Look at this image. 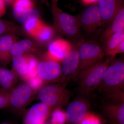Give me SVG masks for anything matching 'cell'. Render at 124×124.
Instances as JSON below:
<instances>
[{"label": "cell", "instance_id": "52a82bcc", "mask_svg": "<svg viewBox=\"0 0 124 124\" xmlns=\"http://www.w3.org/2000/svg\"><path fill=\"white\" fill-rule=\"evenodd\" d=\"M89 102L83 96L76 98L67 107L66 124H80L88 112Z\"/></svg>", "mask_w": 124, "mask_h": 124}, {"label": "cell", "instance_id": "836d02e7", "mask_svg": "<svg viewBox=\"0 0 124 124\" xmlns=\"http://www.w3.org/2000/svg\"><path fill=\"white\" fill-rule=\"evenodd\" d=\"M5 30V27L4 24L0 21V34L4 32Z\"/></svg>", "mask_w": 124, "mask_h": 124}, {"label": "cell", "instance_id": "4dcf8cb0", "mask_svg": "<svg viewBox=\"0 0 124 124\" xmlns=\"http://www.w3.org/2000/svg\"><path fill=\"white\" fill-rule=\"evenodd\" d=\"M124 52V40L122 41L121 43H120L119 44L112 50L106 54V55H107L108 57L114 58L116 54L123 53Z\"/></svg>", "mask_w": 124, "mask_h": 124}, {"label": "cell", "instance_id": "ac0fdd59", "mask_svg": "<svg viewBox=\"0 0 124 124\" xmlns=\"http://www.w3.org/2000/svg\"><path fill=\"white\" fill-rule=\"evenodd\" d=\"M13 40L11 37L5 36L0 38V63L6 64L10 59V49Z\"/></svg>", "mask_w": 124, "mask_h": 124}, {"label": "cell", "instance_id": "d6986e66", "mask_svg": "<svg viewBox=\"0 0 124 124\" xmlns=\"http://www.w3.org/2000/svg\"><path fill=\"white\" fill-rule=\"evenodd\" d=\"M124 40V30L114 33L105 41L104 49L105 55L111 51Z\"/></svg>", "mask_w": 124, "mask_h": 124}, {"label": "cell", "instance_id": "7c38bea8", "mask_svg": "<svg viewBox=\"0 0 124 124\" xmlns=\"http://www.w3.org/2000/svg\"><path fill=\"white\" fill-rule=\"evenodd\" d=\"M96 4L103 23L108 24L124 6L123 0H98Z\"/></svg>", "mask_w": 124, "mask_h": 124}, {"label": "cell", "instance_id": "f546056e", "mask_svg": "<svg viewBox=\"0 0 124 124\" xmlns=\"http://www.w3.org/2000/svg\"><path fill=\"white\" fill-rule=\"evenodd\" d=\"M10 92L0 88V110L8 107Z\"/></svg>", "mask_w": 124, "mask_h": 124}, {"label": "cell", "instance_id": "f1b7e54d", "mask_svg": "<svg viewBox=\"0 0 124 124\" xmlns=\"http://www.w3.org/2000/svg\"><path fill=\"white\" fill-rule=\"evenodd\" d=\"M80 124H102L98 116L88 112Z\"/></svg>", "mask_w": 124, "mask_h": 124}, {"label": "cell", "instance_id": "83f0119b", "mask_svg": "<svg viewBox=\"0 0 124 124\" xmlns=\"http://www.w3.org/2000/svg\"><path fill=\"white\" fill-rule=\"evenodd\" d=\"M26 84L34 93L38 91L44 86L45 82L38 76L29 78L26 81Z\"/></svg>", "mask_w": 124, "mask_h": 124}, {"label": "cell", "instance_id": "8d00e7d4", "mask_svg": "<svg viewBox=\"0 0 124 124\" xmlns=\"http://www.w3.org/2000/svg\"><path fill=\"white\" fill-rule=\"evenodd\" d=\"M0 124H15L14 123L10 122H3V123H0Z\"/></svg>", "mask_w": 124, "mask_h": 124}, {"label": "cell", "instance_id": "ffe728a7", "mask_svg": "<svg viewBox=\"0 0 124 124\" xmlns=\"http://www.w3.org/2000/svg\"><path fill=\"white\" fill-rule=\"evenodd\" d=\"M13 15L20 22L25 23L32 19L39 18V12L33 8L21 11H13Z\"/></svg>", "mask_w": 124, "mask_h": 124}, {"label": "cell", "instance_id": "8fae6325", "mask_svg": "<svg viewBox=\"0 0 124 124\" xmlns=\"http://www.w3.org/2000/svg\"><path fill=\"white\" fill-rule=\"evenodd\" d=\"M79 18L81 26L90 33L95 31L103 23L96 4L90 5L85 9Z\"/></svg>", "mask_w": 124, "mask_h": 124}, {"label": "cell", "instance_id": "4316f807", "mask_svg": "<svg viewBox=\"0 0 124 124\" xmlns=\"http://www.w3.org/2000/svg\"><path fill=\"white\" fill-rule=\"evenodd\" d=\"M104 95L109 102L116 103H124V90H123L114 91Z\"/></svg>", "mask_w": 124, "mask_h": 124}, {"label": "cell", "instance_id": "e0dca14e", "mask_svg": "<svg viewBox=\"0 0 124 124\" xmlns=\"http://www.w3.org/2000/svg\"><path fill=\"white\" fill-rule=\"evenodd\" d=\"M18 77L13 71L0 68V86L1 88L10 92L14 88Z\"/></svg>", "mask_w": 124, "mask_h": 124}, {"label": "cell", "instance_id": "d590c367", "mask_svg": "<svg viewBox=\"0 0 124 124\" xmlns=\"http://www.w3.org/2000/svg\"><path fill=\"white\" fill-rule=\"evenodd\" d=\"M4 2H6L7 3H9L12 2H14L15 0H2Z\"/></svg>", "mask_w": 124, "mask_h": 124}, {"label": "cell", "instance_id": "4fadbf2b", "mask_svg": "<svg viewBox=\"0 0 124 124\" xmlns=\"http://www.w3.org/2000/svg\"><path fill=\"white\" fill-rule=\"evenodd\" d=\"M102 112L111 124H124V103H105L102 106Z\"/></svg>", "mask_w": 124, "mask_h": 124}, {"label": "cell", "instance_id": "484cf974", "mask_svg": "<svg viewBox=\"0 0 124 124\" xmlns=\"http://www.w3.org/2000/svg\"><path fill=\"white\" fill-rule=\"evenodd\" d=\"M26 56L28 67L29 79V78L34 77L37 75L36 69L38 62L37 59L33 55H27Z\"/></svg>", "mask_w": 124, "mask_h": 124}, {"label": "cell", "instance_id": "30bf717a", "mask_svg": "<svg viewBox=\"0 0 124 124\" xmlns=\"http://www.w3.org/2000/svg\"><path fill=\"white\" fill-rule=\"evenodd\" d=\"M52 111L49 107L42 102L34 104L24 112L23 124H44Z\"/></svg>", "mask_w": 124, "mask_h": 124}, {"label": "cell", "instance_id": "d4e9b609", "mask_svg": "<svg viewBox=\"0 0 124 124\" xmlns=\"http://www.w3.org/2000/svg\"><path fill=\"white\" fill-rule=\"evenodd\" d=\"M33 2L31 0H15L13 11H21L33 8Z\"/></svg>", "mask_w": 124, "mask_h": 124}, {"label": "cell", "instance_id": "1f68e13d", "mask_svg": "<svg viewBox=\"0 0 124 124\" xmlns=\"http://www.w3.org/2000/svg\"><path fill=\"white\" fill-rule=\"evenodd\" d=\"M5 11L4 2L2 0H0V17L4 14Z\"/></svg>", "mask_w": 124, "mask_h": 124}, {"label": "cell", "instance_id": "8992f818", "mask_svg": "<svg viewBox=\"0 0 124 124\" xmlns=\"http://www.w3.org/2000/svg\"><path fill=\"white\" fill-rule=\"evenodd\" d=\"M52 10L62 32L70 37L79 35L81 27L78 17L63 12L57 6H52Z\"/></svg>", "mask_w": 124, "mask_h": 124}, {"label": "cell", "instance_id": "ba28073f", "mask_svg": "<svg viewBox=\"0 0 124 124\" xmlns=\"http://www.w3.org/2000/svg\"><path fill=\"white\" fill-rule=\"evenodd\" d=\"M37 76L45 82L60 83L62 78L61 66L58 62L48 60L38 62Z\"/></svg>", "mask_w": 124, "mask_h": 124}, {"label": "cell", "instance_id": "6da1fadb", "mask_svg": "<svg viewBox=\"0 0 124 124\" xmlns=\"http://www.w3.org/2000/svg\"><path fill=\"white\" fill-rule=\"evenodd\" d=\"M114 58L108 57L80 72L77 77L79 80L78 92L83 97H87L94 90L101 81L105 71Z\"/></svg>", "mask_w": 124, "mask_h": 124}, {"label": "cell", "instance_id": "7a4b0ae2", "mask_svg": "<svg viewBox=\"0 0 124 124\" xmlns=\"http://www.w3.org/2000/svg\"><path fill=\"white\" fill-rule=\"evenodd\" d=\"M113 59L105 71L100 84L94 90L104 95L124 90V60Z\"/></svg>", "mask_w": 124, "mask_h": 124}, {"label": "cell", "instance_id": "5bb4252c", "mask_svg": "<svg viewBox=\"0 0 124 124\" xmlns=\"http://www.w3.org/2000/svg\"><path fill=\"white\" fill-rule=\"evenodd\" d=\"M72 49L71 44L66 40H55L49 46L47 58L48 60L59 62L63 60Z\"/></svg>", "mask_w": 124, "mask_h": 124}, {"label": "cell", "instance_id": "cb8c5ba5", "mask_svg": "<svg viewBox=\"0 0 124 124\" xmlns=\"http://www.w3.org/2000/svg\"><path fill=\"white\" fill-rule=\"evenodd\" d=\"M51 116V124H66V112L61 108L54 109L52 111Z\"/></svg>", "mask_w": 124, "mask_h": 124}, {"label": "cell", "instance_id": "e575fe53", "mask_svg": "<svg viewBox=\"0 0 124 124\" xmlns=\"http://www.w3.org/2000/svg\"><path fill=\"white\" fill-rule=\"evenodd\" d=\"M59 0H51L52 2V6L57 5V4Z\"/></svg>", "mask_w": 124, "mask_h": 124}, {"label": "cell", "instance_id": "5b68a950", "mask_svg": "<svg viewBox=\"0 0 124 124\" xmlns=\"http://www.w3.org/2000/svg\"><path fill=\"white\" fill-rule=\"evenodd\" d=\"M34 93L26 83L18 85L10 91L8 107L14 113H22L32 99Z\"/></svg>", "mask_w": 124, "mask_h": 124}, {"label": "cell", "instance_id": "7402d4cb", "mask_svg": "<svg viewBox=\"0 0 124 124\" xmlns=\"http://www.w3.org/2000/svg\"><path fill=\"white\" fill-rule=\"evenodd\" d=\"M54 33L53 30L51 27L43 24L35 37L40 41L46 42L51 39Z\"/></svg>", "mask_w": 124, "mask_h": 124}, {"label": "cell", "instance_id": "3957f363", "mask_svg": "<svg viewBox=\"0 0 124 124\" xmlns=\"http://www.w3.org/2000/svg\"><path fill=\"white\" fill-rule=\"evenodd\" d=\"M71 95V93L66 85L60 83L44 85L38 91L37 96L39 100L53 111L67 104Z\"/></svg>", "mask_w": 124, "mask_h": 124}, {"label": "cell", "instance_id": "74e56055", "mask_svg": "<svg viewBox=\"0 0 124 124\" xmlns=\"http://www.w3.org/2000/svg\"></svg>", "mask_w": 124, "mask_h": 124}, {"label": "cell", "instance_id": "277c9868", "mask_svg": "<svg viewBox=\"0 0 124 124\" xmlns=\"http://www.w3.org/2000/svg\"><path fill=\"white\" fill-rule=\"evenodd\" d=\"M78 50L79 63L75 78L82 71L103 60L106 55L103 48L95 42H82L79 46Z\"/></svg>", "mask_w": 124, "mask_h": 124}, {"label": "cell", "instance_id": "2e32d148", "mask_svg": "<svg viewBox=\"0 0 124 124\" xmlns=\"http://www.w3.org/2000/svg\"><path fill=\"white\" fill-rule=\"evenodd\" d=\"M12 62L14 72L18 77L26 82L29 78V75L26 55L21 54L14 56Z\"/></svg>", "mask_w": 124, "mask_h": 124}, {"label": "cell", "instance_id": "9a60e30c", "mask_svg": "<svg viewBox=\"0 0 124 124\" xmlns=\"http://www.w3.org/2000/svg\"><path fill=\"white\" fill-rule=\"evenodd\" d=\"M110 23L101 37V40L104 42L114 33L124 30V6L120 9Z\"/></svg>", "mask_w": 124, "mask_h": 124}, {"label": "cell", "instance_id": "9c48e42d", "mask_svg": "<svg viewBox=\"0 0 124 124\" xmlns=\"http://www.w3.org/2000/svg\"><path fill=\"white\" fill-rule=\"evenodd\" d=\"M62 62V76L60 83L66 86L71 78H75L78 69L79 63L78 49H72Z\"/></svg>", "mask_w": 124, "mask_h": 124}, {"label": "cell", "instance_id": "603a6c76", "mask_svg": "<svg viewBox=\"0 0 124 124\" xmlns=\"http://www.w3.org/2000/svg\"><path fill=\"white\" fill-rule=\"evenodd\" d=\"M43 24L38 19H32L25 23L24 28L29 34L35 37Z\"/></svg>", "mask_w": 124, "mask_h": 124}, {"label": "cell", "instance_id": "44dd1931", "mask_svg": "<svg viewBox=\"0 0 124 124\" xmlns=\"http://www.w3.org/2000/svg\"><path fill=\"white\" fill-rule=\"evenodd\" d=\"M31 42L28 40H24L13 45L10 49V53L13 57L21 55L29 50L32 46Z\"/></svg>", "mask_w": 124, "mask_h": 124}, {"label": "cell", "instance_id": "d6a6232c", "mask_svg": "<svg viewBox=\"0 0 124 124\" xmlns=\"http://www.w3.org/2000/svg\"><path fill=\"white\" fill-rule=\"evenodd\" d=\"M81 1L85 4L91 5L97 4L98 0H81Z\"/></svg>", "mask_w": 124, "mask_h": 124}]
</instances>
